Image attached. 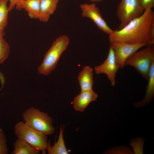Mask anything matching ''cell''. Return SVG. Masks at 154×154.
Returning <instances> with one entry per match:
<instances>
[{
    "instance_id": "obj_15",
    "label": "cell",
    "mask_w": 154,
    "mask_h": 154,
    "mask_svg": "<svg viewBox=\"0 0 154 154\" xmlns=\"http://www.w3.org/2000/svg\"><path fill=\"white\" fill-rule=\"evenodd\" d=\"M41 0H23L20 3V10L24 9L31 19H38Z\"/></svg>"
},
{
    "instance_id": "obj_9",
    "label": "cell",
    "mask_w": 154,
    "mask_h": 154,
    "mask_svg": "<svg viewBox=\"0 0 154 154\" xmlns=\"http://www.w3.org/2000/svg\"><path fill=\"white\" fill-rule=\"evenodd\" d=\"M119 68L116 60L114 51L110 46L106 60L102 64L96 66L94 69L97 74H105L110 81L111 85L114 86L116 85V74Z\"/></svg>"
},
{
    "instance_id": "obj_6",
    "label": "cell",
    "mask_w": 154,
    "mask_h": 154,
    "mask_svg": "<svg viewBox=\"0 0 154 154\" xmlns=\"http://www.w3.org/2000/svg\"><path fill=\"white\" fill-rule=\"evenodd\" d=\"M144 11L140 0H121L116 13L120 22L117 29L122 28L130 21L141 16Z\"/></svg>"
},
{
    "instance_id": "obj_17",
    "label": "cell",
    "mask_w": 154,
    "mask_h": 154,
    "mask_svg": "<svg viewBox=\"0 0 154 154\" xmlns=\"http://www.w3.org/2000/svg\"><path fill=\"white\" fill-rule=\"evenodd\" d=\"M8 0H0V35L4 36L5 29L8 23L9 12L7 3Z\"/></svg>"
},
{
    "instance_id": "obj_1",
    "label": "cell",
    "mask_w": 154,
    "mask_h": 154,
    "mask_svg": "<svg viewBox=\"0 0 154 154\" xmlns=\"http://www.w3.org/2000/svg\"><path fill=\"white\" fill-rule=\"evenodd\" d=\"M154 27V12L152 9L145 10L140 16L129 22L122 28L113 30L109 35L110 42L148 44L150 33Z\"/></svg>"
},
{
    "instance_id": "obj_23",
    "label": "cell",
    "mask_w": 154,
    "mask_h": 154,
    "mask_svg": "<svg viewBox=\"0 0 154 154\" xmlns=\"http://www.w3.org/2000/svg\"><path fill=\"white\" fill-rule=\"evenodd\" d=\"M94 3V2H99L101 1H102L103 0H88Z\"/></svg>"
},
{
    "instance_id": "obj_14",
    "label": "cell",
    "mask_w": 154,
    "mask_h": 154,
    "mask_svg": "<svg viewBox=\"0 0 154 154\" xmlns=\"http://www.w3.org/2000/svg\"><path fill=\"white\" fill-rule=\"evenodd\" d=\"M40 151L24 139L17 137L13 144L12 154H38Z\"/></svg>"
},
{
    "instance_id": "obj_3",
    "label": "cell",
    "mask_w": 154,
    "mask_h": 154,
    "mask_svg": "<svg viewBox=\"0 0 154 154\" xmlns=\"http://www.w3.org/2000/svg\"><path fill=\"white\" fill-rule=\"evenodd\" d=\"M69 39L66 35H63L58 37L45 55L43 62L38 68V73L48 75L56 68L62 53L67 48Z\"/></svg>"
},
{
    "instance_id": "obj_10",
    "label": "cell",
    "mask_w": 154,
    "mask_h": 154,
    "mask_svg": "<svg viewBox=\"0 0 154 154\" xmlns=\"http://www.w3.org/2000/svg\"><path fill=\"white\" fill-rule=\"evenodd\" d=\"M98 96L93 90L81 91L73 101V107L76 111L82 112L91 102L96 100Z\"/></svg>"
},
{
    "instance_id": "obj_8",
    "label": "cell",
    "mask_w": 154,
    "mask_h": 154,
    "mask_svg": "<svg viewBox=\"0 0 154 154\" xmlns=\"http://www.w3.org/2000/svg\"><path fill=\"white\" fill-rule=\"evenodd\" d=\"M82 17L92 20L99 29L104 33L110 34L113 30L110 27L103 18L99 9L94 3H84L80 5Z\"/></svg>"
},
{
    "instance_id": "obj_16",
    "label": "cell",
    "mask_w": 154,
    "mask_h": 154,
    "mask_svg": "<svg viewBox=\"0 0 154 154\" xmlns=\"http://www.w3.org/2000/svg\"><path fill=\"white\" fill-rule=\"evenodd\" d=\"M64 126H61L58 139L53 145L48 142L46 151L48 154H67L68 152L66 147L63 136Z\"/></svg>"
},
{
    "instance_id": "obj_18",
    "label": "cell",
    "mask_w": 154,
    "mask_h": 154,
    "mask_svg": "<svg viewBox=\"0 0 154 154\" xmlns=\"http://www.w3.org/2000/svg\"><path fill=\"white\" fill-rule=\"evenodd\" d=\"M10 52L8 43L0 35V64L3 63L8 58Z\"/></svg>"
},
{
    "instance_id": "obj_4",
    "label": "cell",
    "mask_w": 154,
    "mask_h": 154,
    "mask_svg": "<svg viewBox=\"0 0 154 154\" xmlns=\"http://www.w3.org/2000/svg\"><path fill=\"white\" fill-rule=\"evenodd\" d=\"M153 62L154 44H148L145 48L137 51L128 58L125 63V66H133L144 78L147 80L151 67Z\"/></svg>"
},
{
    "instance_id": "obj_21",
    "label": "cell",
    "mask_w": 154,
    "mask_h": 154,
    "mask_svg": "<svg viewBox=\"0 0 154 154\" xmlns=\"http://www.w3.org/2000/svg\"><path fill=\"white\" fill-rule=\"evenodd\" d=\"M140 1L145 10L152 9L154 7V0H140Z\"/></svg>"
},
{
    "instance_id": "obj_7",
    "label": "cell",
    "mask_w": 154,
    "mask_h": 154,
    "mask_svg": "<svg viewBox=\"0 0 154 154\" xmlns=\"http://www.w3.org/2000/svg\"><path fill=\"white\" fill-rule=\"evenodd\" d=\"M110 42L116 61L121 68H123L126 60L131 55L148 45L145 43L132 44L117 41Z\"/></svg>"
},
{
    "instance_id": "obj_2",
    "label": "cell",
    "mask_w": 154,
    "mask_h": 154,
    "mask_svg": "<svg viewBox=\"0 0 154 154\" xmlns=\"http://www.w3.org/2000/svg\"><path fill=\"white\" fill-rule=\"evenodd\" d=\"M22 117L26 124L46 135L54 132L55 128L51 117L35 107H31L26 109L23 113Z\"/></svg>"
},
{
    "instance_id": "obj_19",
    "label": "cell",
    "mask_w": 154,
    "mask_h": 154,
    "mask_svg": "<svg viewBox=\"0 0 154 154\" xmlns=\"http://www.w3.org/2000/svg\"><path fill=\"white\" fill-rule=\"evenodd\" d=\"M8 151L6 135L3 129L0 127V154H7Z\"/></svg>"
},
{
    "instance_id": "obj_20",
    "label": "cell",
    "mask_w": 154,
    "mask_h": 154,
    "mask_svg": "<svg viewBox=\"0 0 154 154\" xmlns=\"http://www.w3.org/2000/svg\"><path fill=\"white\" fill-rule=\"evenodd\" d=\"M23 0H8L9 4L8 6L9 11L12 10L14 8L20 10V6L21 1Z\"/></svg>"
},
{
    "instance_id": "obj_22",
    "label": "cell",
    "mask_w": 154,
    "mask_h": 154,
    "mask_svg": "<svg viewBox=\"0 0 154 154\" xmlns=\"http://www.w3.org/2000/svg\"><path fill=\"white\" fill-rule=\"evenodd\" d=\"M0 80L2 86L5 83V78L3 74L1 72H0Z\"/></svg>"
},
{
    "instance_id": "obj_5",
    "label": "cell",
    "mask_w": 154,
    "mask_h": 154,
    "mask_svg": "<svg viewBox=\"0 0 154 154\" xmlns=\"http://www.w3.org/2000/svg\"><path fill=\"white\" fill-rule=\"evenodd\" d=\"M14 131L17 137L24 139L43 153H45L48 142L47 135L29 126L23 121L16 123Z\"/></svg>"
},
{
    "instance_id": "obj_12",
    "label": "cell",
    "mask_w": 154,
    "mask_h": 154,
    "mask_svg": "<svg viewBox=\"0 0 154 154\" xmlns=\"http://www.w3.org/2000/svg\"><path fill=\"white\" fill-rule=\"evenodd\" d=\"M93 70L91 67L86 66L80 72L78 80L81 91L93 90L92 86L94 83Z\"/></svg>"
},
{
    "instance_id": "obj_11",
    "label": "cell",
    "mask_w": 154,
    "mask_h": 154,
    "mask_svg": "<svg viewBox=\"0 0 154 154\" xmlns=\"http://www.w3.org/2000/svg\"><path fill=\"white\" fill-rule=\"evenodd\" d=\"M59 0H41L38 19L47 22L55 11Z\"/></svg>"
},
{
    "instance_id": "obj_13",
    "label": "cell",
    "mask_w": 154,
    "mask_h": 154,
    "mask_svg": "<svg viewBox=\"0 0 154 154\" xmlns=\"http://www.w3.org/2000/svg\"><path fill=\"white\" fill-rule=\"evenodd\" d=\"M147 80L148 82L144 98L142 100L135 103L134 106L136 107H141L145 105L153 99L154 94V62L151 67Z\"/></svg>"
}]
</instances>
